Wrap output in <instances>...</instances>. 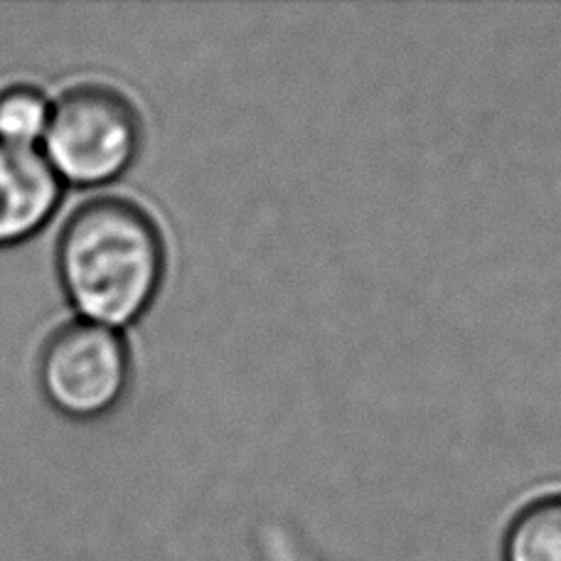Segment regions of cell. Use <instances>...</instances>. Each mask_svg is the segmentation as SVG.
<instances>
[{"label":"cell","mask_w":561,"mask_h":561,"mask_svg":"<svg viewBox=\"0 0 561 561\" xmlns=\"http://www.w3.org/2000/svg\"><path fill=\"white\" fill-rule=\"evenodd\" d=\"M57 274L84 320L128 325L148 313L163 286V234L131 199H89L75 209L59 237Z\"/></svg>","instance_id":"1"},{"label":"cell","mask_w":561,"mask_h":561,"mask_svg":"<svg viewBox=\"0 0 561 561\" xmlns=\"http://www.w3.org/2000/svg\"><path fill=\"white\" fill-rule=\"evenodd\" d=\"M503 561H561V493L519 510L505 533Z\"/></svg>","instance_id":"5"},{"label":"cell","mask_w":561,"mask_h":561,"mask_svg":"<svg viewBox=\"0 0 561 561\" xmlns=\"http://www.w3.org/2000/svg\"><path fill=\"white\" fill-rule=\"evenodd\" d=\"M37 377L59 414L92 421L122 404L131 385V353L112 328L72 320L47 337Z\"/></svg>","instance_id":"3"},{"label":"cell","mask_w":561,"mask_h":561,"mask_svg":"<svg viewBox=\"0 0 561 561\" xmlns=\"http://www.w3.org/2000/svg\"><path fill=\"white\" fill-rule=\"evenodd\" d=\"M47 96L30 84H15L0 92V140L15 146H33L45 136L49 122Z\"/></svg>","instance_id":"6"},{"label":"cell","mask_w":561,"mask_h":561,"mask_svg":"<svg viewBox=\"0 0 561 561\" xmlns=\"http://www.w3.org/2000/svg\"><path fill=\"white\" fill-rule=\"evenodd\" d=\"M59 180L96 187L122 178L140 148V116L118 89L79 84L57 99L43 136Z\"/></svg>","instance_id":"2"},{"label":"cell","mask_w":561,"mask_h":561,"mask_svg":"<svg viewBox=\"0 0 561 561\" xmlns=\"http://www.w3.org/2000/svg\"><path fill=\"white\" fill-rule=\"evenodd\" d=\"M62 197V180L33 146L0 140V247L37 234Z\"/></svg>","instance_id":"4"}]
</instances>
